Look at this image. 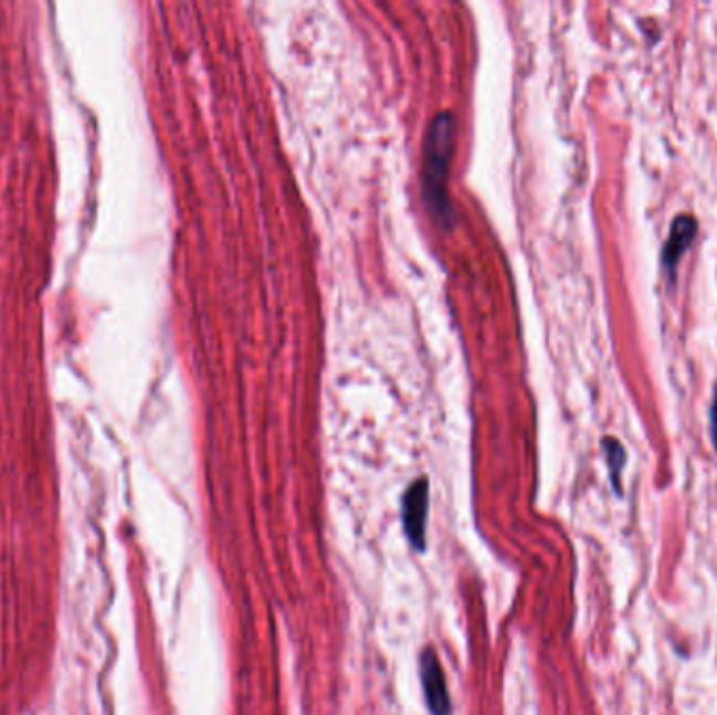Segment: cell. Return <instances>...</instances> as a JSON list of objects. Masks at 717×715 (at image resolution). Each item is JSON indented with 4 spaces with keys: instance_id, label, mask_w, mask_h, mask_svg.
Masks as SVG:
<instances>
[{
    "instance_id": "cell-1",
    "label": "cell",
    "mask_w": 717,
    "mask_h": 715,
    "mask_svg": "<svg viewBox=\"0 0 717 715\" xmlns=\"http://www.w3.org/2000/svg\"><path fill=\"white\" fill-rule=\"evenodd\" d=\"M453 133L455 123L450 112L439 114L429 126L424 144V198L432 219L445 227L455 219L447 193Z\"/></svg>"
},
{
    "instance_id": "cell-2",
    "label": "cell",
    "mask_w": 717,
    "mask_h": 715,
    "mask_svg": "<svg viewBox=\"0 0 717 715\" xmlns=\"http://www.w3.org/2000/svg\"><path fill=\"white\" fill-rule=\"evenodd\" d=\"M426 516H429V481L418 479L403 495L401 518L411 546L420 553L426 546Z\"/></svg>"
},
{
    "instance_id": "cell-3",
    "label": "cell",
    "mask_w": 717,
    "mask_h": 715,
    "mask_svg": "<svg viewBox=\"0 0 717 715\" xmlns=\"http://www.w3.org/2000/svg\"><path fill=\"white\" fill-rule=\"evenodd\" d=\"M420 677L426 695V705L432 715H451V698L445 674L434 649H424L420 654Z\"/></svg>"
},
{
    "instance_id": "cell-4",
    "label": "cell",
    "mask_w": 717,
    "mask_h": 715,
    "mask_svg": "<svg viewBox=\"0 0 717 715\" xmlns=\"http://www.w3.org/2000/svg\"><path fill=\"white\" fill-rule=\"evenodd\" d=\"M697 219L690 217V214H679L674 219L672 229H669V238H667V242L663 245V252H661V263L672 273V277L676 273V266L679 259H682V254L686 252L688 245L693 244V240L697 235Z\"/></svg>"
},
{
    "instance_id": "cell-5",
    "label": "cell",
    "mask_w": 717,
    "mask_h": 715,
    "mask_svg": "<svg viewBox=\"0 0 717 715\" xmlns=\"http://www.w3.org/2000/svg\"><path fill=\"white\" fill-rule=\"evenodd\" d=\"M602 448H604V453H607V462H609V469H611V476H613L615 490L621 491V487H619V474H621V469L625 464V450H623V445L616 439H613V437H607L602 441Z\"/></svg>"
},
{
    "instance_id": "cell-6",
    "label": "cell",
    "mask_w": 717,
    "mask_h": 715,
    "mask_svg": "<svg viewBox=\"0 0 717 715\" xmlns=\"http://www.w3.org/2000/svg\"><path fill=\"white\" fill-rule=\"evenodd\" d=\"M711 437H714V445H716L717 450V389L714 406H711Z\"/></svg>"
}]
</instances>
